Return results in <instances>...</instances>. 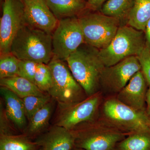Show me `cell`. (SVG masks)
Here are the masks:
<instances>
[{
	"label": "cell",
	"mask_w": 150,
	"mask_h": 150,
	"mask_svg": "<svg viewBox=\"0 0 150 150\" xmlns=\"http://www.w3.org/2000/svg\"><path fill=\"white\" fill-rule=\"evenodd\" d=\"M10 53L20 60L48 64L54 57L52 34L25 23L14 38Z\"/></svg>",
	"instance_id": "obj_1"
},
{
	"label": "cell",
	"mask_w": 150,
	"mask_h": 150,
	"mask_svg": "<svg viewBox=\"0 0 150 150\" xmlns=\"http://www.w3.org/2000/svg\"><path fill=\"white\" fill-rule=\"evenodd\" d=\"M38 150H42V149H40H40H38Z\"/></svg>",
	"instance_id": "obj_34"
},
{
	"label": "cell",
	"mask_w": 150,
	"mask_h": 150,
	"mask_svg": "<svg viewBox=\"0 0 150 150\" xmlns=\"http://www.w3.org/2000/svg\"><path fill=\"white\" fill-rule=\"evenodd\" d=\"M0 85L10 90L21 98L30 96L46 95L35 83L20 76L1 79Z\"/></svg>",
	"instance_id": "obj_18"
},
{
	"label": "cell",
	"mask_w": 150,
	"mask_h": 150,
	"mask_svg": "<svg viewBox=\"0 0 150 150\" xmlns=\"http://www.w3.org/2000/svg\"><path fill=\"white\" fill-rule=\"evenodd\" d=\"M58 20L76 16L87 8L85 0H44Z\"/></svg>",
	"instance_id": "obj_16"
},
{
	"label": "cell",
	"mask_w": 150,
	"mask_h": 150,
	"mask_svg": "<svg viewBox=\"0 0 150 150\" xmlns=\"http://www.w3.org/2000/svg\"><path fill=\"white\" fill-rule=\"evenodd\" d=\"M150 18V0H134L127 18L128 25L144 32Z\"/></svg>",
	"instance_id": "obj_19"
},
{
	"label": "cell",
	"mask_w": 150,
	"mask_h": 150,
	"mask_svg": "<svg viewBox=\"0 0 150 150\" xmlns=\"http://www.w3.org/2000/svg\"><path fill=\"white\" fill-rule=\"evenodd\" d=\"M75 137L71 131L54 125L35 139L43 150H71L75 147Z\"/></svg>",
	"instance_id": "obj_14"
},
{
	"label": "cell",
	"mask_w": 150,
	"mask_h": 150,
	"mask_svg": "<svg viewBox=\"0 0 150 150\" xmlns=\"http://www.w3.org/2000/svg\"><path fill=\"white\" fill-rule=\"evenodd\" d=\"M28 121L53 98L49 94L44 96H30L21 98Z\"/></svg>",
	"instance_id": "obj_23"
},
{
	"label": "cell",
	"mask_w": 150,
	"mask_h": 150,
	"mask_svg": "<svg viewBox=\"0 0 150 150\" xmlns=\"http://www.w3.org/2000/svg\"><path fill=\"white\" fill-rule=\"evenodd\" d=\"M147 117L148 124H149V126L150 128V114H149V115H147Z\"/></svg>",
	"instance_id": "obj_32"
},
{
	"label": "cell",
	"mask_w": 150,
	"mask_h": 150,
	"mask_svg": "<svg viewBox=\"0 0 150 150\" xmlns=\"http://www.w3.org/2000/svg\"><path fill=\"white\" fill-rule=\"evenodd\" d=\"M92 128L72 130L75 147L83 150H111L123 138L118 133L95 131Z\"/></svg>",
	"instance_id": "obj_11"
},
{
	"label": "cell",
	"mask_w": 150,
	"mask_h": 150,
	"mask_svg": "<svg viewBox=\"0 0 150 150\" xmlns=\"http://www.w3.org/2000/svg\"><path fill=\"white\" fill-rule=\"evenodd\" d=\"M52 100L33 115L23 134L30 139H36L45 131L54 110V102Z\"/></svg>",
	"instance_id": "obj_17"
},
{
	"label": "cell",
	"mask_w": 150,
	"mask_h": 150,
	"mask_svg": "<svg viewBox=\"0 0 150 150\" xmlns=\"http://www.w3.org/2000/svg\"><path fill=\"white\" fill-rule=\"evenodd\" d=\"M85 43L97 49L107 47L120 27V20L100 13H89L79 18Z\"/></svg>",
	"instance_id": "obj_4"
},
{
	"label": "cell",
	"mask_w": 150,
	"mask_h": 150,
	"mask_svg": "<svg viewBox=\"0 0 150 150\" xmlns=\"http://www.w3.org/2000/svg\"><path fill=\"white\" fill-rule=\"evenodd\" d=\"M146 46L144 31L125 25L119 27L110 44L99 50L98 55L105 67H110L128 57L138 56Z\"/></svg>",
	"instance_id": "obj_3"
},
{
	"label": "cell",
	"mask_w": 150,
	"mask_h": 150,
	"mask_svg": "<svg viewBox=\"0 0 150 150\" xmlns=\"http://www.w3.org/2000/svg\"><path fill=\"white\" fill-rule=\"evenodd\" d=\"M98 52V49L83 43L66 61L75 80L89 96L96 93L105 67Z\"/></svg>",
	"instance_id": "obj_2"
},
{
	"label": "cell",
	"mask_w": 150,
	"mask_h": 150,
	"mask_svg": "<svg viewBox=\"0 0 150 150\" xmlns=\"http://www.w3.org/2000/svg\"><path fill=\"white\" fill-rule=\"evenodd\" d=\"M108 0H87V8L96 10L101 8L102 6Z\"/></svg>",
	"instance_id": "obj_29"
},
{
	"label": "cell",
	"mask_w": 150,
	"mask_h": 150,
	"mask_svg": "<svg viewBox=\"0 0 150 150\" xmlns=\"http://www.w3.org/2000/svg\"><path fill=\"white\" fill-rule=\"evenodd\" d=\"M147 83L143 73L140 70L118 92L117 99L135 110L146 112L144 106L147 91Z\"/></svg>",
	"instance_id": "obj_13"
},
{
	"label": "cell",
	"mask_w": 150,
	"mask_h": 150,
	"mask_svg": "<svg viewBox=\"0 0 150 150\" xmlns=\"http://www.w3.org/2000/svg\"><path fill=\"white\" fill-rule=\"evenodd\" d=\"M120 150H150V129L136 132L120 143Z\"/></svg>",
	"instance_id": "obj_22"
},
{
	"label": "cell",
	"mask_w": 150,
	"mask_h": 150,
	"mask_svg": "<svg viewBox=\"0 0 150 150\" xmlns=\"http://www.w3.org/2000/svg\"><path fill=\"white\" fill-rule=\"evenodd\" d=\"M0 107V135H12L16 134L15 130L12 128L10 124L11 122L8 118L5 110L3 102L1 100Z\"/></svg>",
	"instance_id": "obj_28"
},
{
	"label": "cell",
	"mask_w": 150,
	"mask_h": 150,
	"mask_svg": "<svg viewBox=\"0 0 150 150\" xmlns=\"http://www.w3.org/2000/svg\"><path fill=\"white\" fill-rule=\"evenodd\" d=\"M20 60L11 53L1 55L0 79L18 76Z\"/></svg>",
	"instance_id": "obj_24"
},
{
	"label": "cell",
	"mask_w": 150,
	"mask_h": 150,
	"mask_svg": "<svg viewBox=\"0 0 150 150\" xmlns=\"http://www.w3.org/2000/svg\"><path fill=\"white\" fill-rule=\"evenodd\" d=\"M48 65L52 76V85L48 93L53 100L58 103L80 101L83 89L64 62L53 58Z\"/></svg>",
	"instance_id": "obj_5"
},
{
	"label": "cell",
	"mask_w": 150,
	"mask_h": 150,
	"mask_svg": "<svg viewBox=\"0 0 150 150\" xmlns=\"http://www.w3.org/2000/svg\"><path fill=\"white\" fill-rule=\"evenodd\" d=\"M34 83L41 91L48 93L52 84V76L48 64H38L34 77Z\"/></svg>",
	"instance_id": "obj_25"
},
{
	"label": "cell",
	"mask_w": 150,
	"mask_h": 150,
	"mask_svg": "<svg viewBox=\"0 0 150 150\" xmlns=\"http://www.w3.org/2000/svg\"><path fill=\"white\" fill-rule=\"evenodd\" d=\"M36 142L24 134L0 135V150H38Z\"/></svg>",
	"instance_id": "obj_20"
},
{
	"label": "cell",
	"mask_w": 150,
	"mask_h": 150,
	"mask_svg": "<svg viewBox=\"0 0 150 150\" xmlns=\"http://www.w3.org/2000/svg\"><path fill=\"white\" fill-rule=\"evenodd\" d=\"M144 32L146 46L150 48V18L146 25Z\"/></svg>",
	"instance_id": "obj_30"
},
{
	"label": "cell",
	"mask_w": 150,
	"mask_h": 150,
	"mask_svg": "<svg viewBox=\"0 0 150 150\" xmlns=\"http://www.w3.org/2000/svg\"><path fill=\"white\" fill-rule=\"evenodd\" d=\"M134 1V0H108L101 7L100 13L120 21L127 18Z\"/></svg>",
	"instance_id": "obj_21"
},
{
	"label": "cell",
	"mask_w": 150,
	"mask_h": 150,
	"mask_svg": "<svg viewBox=\"0 0 150 150\" xmlns=\"http://www.w3.org/2000/svg\"><path fill=\"white\" fill-rule=\"evenodd\" d=\"M83 150V149H79V148H78L76 147H75L74 148V149H73L72 150Z\"/></svg>",
	"instance_id": "obj_33"
},
{
	"label": "cell",
	"mask_w": 150,
	"mask_h": 150,
	"mask_svg": "<svg viewBox=\"0 0 150 150\" xmlns=\"http://www.w3.org/2000/svg\"><path fill=\"white\" fill-rule=\"evenodd\" d=\"M84 43L79 18L74 16L60 20L52 33L53 58L65 62Z\"/></svg>",
	"instance_id": "obj_6"
},
{
	"label": "cell",
	"mask_w": 150,
	"mask_h": 150,
	"mask_svg": "<svg viewBox=\"0 0 150 150\" xmlns=\"http://www.w3.org/2000/svg\"><path fill=\"white\" fill-rule=\"evenodd\" d=\"M99 102L96 93L78 102L58 103L54 125L72 131L81 123L91 120Z\"/></svg>",
	"instance_id": "obj_7"
},
{
	"label": "cell",
	"mask_w": 150,
	"mask_h": 150,
	"mask_svg": "<svg viewBox=\"0 0 150 150\" xmlns=\"http://www.w3.org/2000/svg\"><path fill=\"white\" fill-rule=\"evenodd\" d=\"M140 70L141 65L137 56H130L113 66L105 67L100 83L110 91L119 92Z\"/></svg>",
	"instance_id": "obj_10"
},
{
	"label": "cell",
	"mask_w": 150,
	"mask_h": 150,
	"mask_svg": "<svg viewBox=\"0 0 150 150\" xmlns=\"http://www.w3.org/2000/svg\"><path fill=\"white\" fill-rule=\"evenodd\" d=\"M24 5L25 22L35 28L52 34L59 20L44 0H22Z\"/></svg>",
	"instance_id": "obj_12"
},
{
	"label": "cell",
	"mask_w": 150,
	"mask_h": 150,
	"mask_svg": "<svg viewBox=\"0 0 150 150\" xmlns=\"http://www.w3.org/2000/svg\"><path fill=\"white\" fill-rule=\"evenodd\" d=\"M38 63L30 60H20L18 76L34 83V77Z\"/></svg>",
	"instance_id": "obj_26"
},
{
	"label": "cell",
	"mask_w": 150,
	"mask_h": 150,
	"mask_svg": "<svg viewBox=\"0 0 150 150\" xmlns=\"http://www.w3.org/2000/svg\"><path fill=\"white\" fill-rule=\"evenodd\" d=\"M0 93L7 116L15 128L23 133L27 127L28 120L21 98L5 87L1 86Z\"/></svg>",
	"instance_id": "obj_15"
},
{
	"label": "cell",
	"mask_w": 150,
	"mask_h": 150,
	"mask_svg": "<svg viewBox=\"0 0 150 150\" xmlns=\"http://www.w3.org/2000/svg\"><path fill=\"white\" fill-rule=\"evenodd\" d=\"M105 114L117 125L136 132L150 129L146 112L138 111L118 99H109L103 107Z\"/></svg>",
	"instance_id": "obj_9"
},
{
	"label": "cell",
	"mask_w": 150,
	"mask_h": 150,
	"mask_svg": "<svg viewBox=\"0 0 150 150\" xmlns=\"http://www.w3.org/2000/svg\"><path fill=\"white\" fill-rule=\"evenodd\" d=\"M141 67V71L147 83L150 86V48L145 46L142 52L137 56Z\"/></svg>",
	"instance_id": "obj_27"
},
{
	"label": "cell",
	"mask_w": 150,
	"mask_h": 150,
	"mask_svg": "<svg viewBox=\"0 0 150 150\" xmlns=\"http://www.w3.org/2000/svg\"><path fill=\"white\" fill-rule=\"evenodd\" d=\"M146 102L147 104L146 112L147 115L150 114V87L147 91L146 95Z\"/></svg>",
	"instance_id": "obj_31"
},
{
	"label": "cell",
	"mask_w": 150,
	"mask_h": 150,
	"mask_svg": "<svg viewBox=\"0 0 150 150\" xmlns=\"http://www.w3.org/2000/svg\"><path fill=\"white\" fill-rule=\"evenodd\" d=\"M25 23L22 0H4L0 22L1 55L10 53L11 44L19 30Z\"/></svg>",
	"instance_id": "obj_8"
}]
</instances>
